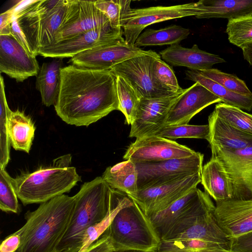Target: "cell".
Returning <instances> with one entry per match:
<instances>
[{"instance_id":"obj_41","label":"cell","mask_w":252,"mask_h":252,"mask_svg":"<svg viewBox=\"0 0 252 252\" xmlns=\"http://www.w3.org/2000/svg\"><path fill=\"white\" fill-rule=\"evenodd\" d=\"M199 71L204 76L233 92L244 95H252L245 82L236 75L214 68Z\"/></svg>"},{"instance_id":"obj_14","label":"cell","mask_w":252,"mask_h":252,"mask_svg":"<svg viewBox=\"0 0 252 252\" xmlns=\"http://www.w3.org/2000/svg\"><path fill=\"white\" fill-rule=\"evenodd\" d=\"M123 31L111 26L98 28L53 43L41 49L39 55L59 59L72 58L84 51L120 40L123 38Z\"/></svg>"},{"instance_id":"obj_2","label":"cell","mask_w":252,"mask_h":252,"mask_svg":"<svg viewBox=\"0 0 252 252\" xmlns=\"http://www.w3.org/2000/svg\"><path fill=\"white\" fill-rule=\"evenodd\" d=\"M74 204V196L63 194L27 212L25 224L16 231L21 238L16 252H56L70 222Z\"/></svg>"},{"instance_id":"obj_35","label":"cell","mask_w":252,"mask_h":252,"mask_svg":"<svg viewBox=\"0 0 252 252\" xmlns=\"http://www.w3.org/2000/svg\"><path fill=\"white\" fill-rule=\"evenodd\" d=\"M217 115L234 127L252 135V115L242 109L223 102L216 105Z\"/></svg>"},{"instance_id":"obj_44","label":"cell","mask_w":252,"mask_h":252,"mask_svg":"<svg viewBox=\"0 0 252 252\" xmlns=\"http://www.w3.org/2000/svg\"><path fill=\"white\" fill-rule=\"evenodd\" d=\"M20 244V236L15 232L2 241L0 246V252H16Z\"/></svg>"},{"instance_id":"obj_48","label":"cell","mask_w":252,"mask_h":252,"mask_svg":"<svg viewBox=\"0 0 252 252\" xmlns=\"http://www.w3.org/2000/svg\"><path fill=\"white\" fill-rule=\"evenodd\" d=\"M56 252H79L75 250H68V251H56Z\"/></svg>"},{"instance_id":"obj_8","label":"cell","mask_w":252,"mask_h":252,"mask_svg":"<svg viewBox=\"0 0 252 252\" xmlns=\"http://www.w3.org/2000/svg\"><path fill=\"white\" fill-rule=\"evenodd\" d=\"M212 157L222 166L229 182L231 199H252V146L238 150L211 147Z\"/></svg>"},{"instance_id":"obj_26","label":"cell","mask_w":252,"mask_h":252,"mask_svg":"<svg viewBox=\"0 0 252 252\" xmlns=\"http://www.w3.org/2000/svg\"><path fill=\"white\" fill-rule=\"evenodd\" d=\"M201 10L198 19L223 18L228 20L252 12V0H200L197 2Z\"/></svg>"},{"instance_id":"obj_46","label":"cell","mask_w":252,"mask_h":252,"mask_svg":"<svg viewBox=\"0 0 252 252\" xmlns=\"http://www.w3.org/2000/svg\"><path fill=\"white\" fill-rule=\"evenodd\" d=\"M242 49L244 58L252 66V41L242 45Z\"/></svg>"},{"instance_id":"obj_5","label":"cell","mask_w":252,"mask_h":252,"mask_svg":"<svg viewBox=\"0 0 252 252\" xmlns=\"http://www.w3.org/2000/svg\"><path fill=\"white\" fill-rule=\"evenodd\" d=\"M105 233L117 251L155 252L161 242L149 218L133 201L117 212Z\"/></svg>"},{"instance_id":"obj_10","label":"cell","mask_w":252,"mask_h":252,"mask_svg":"<svg viewBox=\"0 0 252 252\" xmlns=\"http://www.w3.org/2000/svg\"><path fill=\"white\" fill-rule=\"evenodd\" d=\"M158 55L152 51L149 54L127 59L114 66L110 70L116 76H120L125 79L135 90L141 98L171 95L176 93L160 85L153 75L152 63Z\"/></svg>"},{"instance_id":"obj_15","label":"cell","mask_w":252,"mask_h":252,"mask_svg":"<svg viewBox=\"0 0 252 252\" xmlns=\"http://www.w3.org/2000/svg\"><path fill=\"white\" fill-rule=\"evenodd\" d=\"M127 44L123 38L110 44L101 45L82 52L72 58V64L80 67L109 70L127 59L151 53Z\"/></svg>"},{"instance_id":"obj_3","label":"cell","mask_w":252,"mask_h":252,"mask_svg":"<svg viewBox=\"0 0 252 252\" xmlns=\"http://www.w3.org/2000/svg\"><path fill=\"white\" fill-rule=\"evenodd\" d=\"M119 192L101 176L84 183L74 196L75 204L71 220L56 251H79L86 231L107 216Z\"/></svg>"},{"instance_id":"obj_23","label":"cell","mask_w":252,"mask_h":252,"mask_svg":"<svg viewBox=\"0 0 252 252\" xmlns=\"http://www.w3.org/2000/svg\"><path fill=\"white\" fill-rule=\"evenodd\" d=\"M200 183L205 191L216 202L231 199L229 180L222 166L215 158L211 157L202 166Z\"/></svg>"},{"instance_id":"obj_22","label":"cell","mask_w":252,"mask_h":252,"mask_svg":"<svg viewBox=\"0 0 252 252\" xmlns=\"http://www.w3.org/2000/svg\"><path fill=\"white\" fill-rule=\"evenodd\" d=\"M211 147L238 150L252 146V135L242 131L219 118L214 111L208 117Z\"/></svg>"},{"instance_id":"obj_6","label":"cell","mask_w":252,"mask_h":252,"mask_svg":"<svg viewBox=\"0 0 252 252\" xmlns=\"http://www.w3.org/2000/svg\"><path fill=\"white\" fill-rule=\"evenodd\" d=\"M58 0L18 1L13 6L14 13L10 29L11 33L25 49L36 56L40 50L39 24L43 14L53 9Z\"/></svg>"},{"instance_id":"obj_47","label":"cell","mask_w":252,"mask_h":252,"mask_svg":"<svg viewBox=\"0 0 252 252\" xmlns=\"http://www.w3.org/2000/svg\"><path fill=\"white\" fill-rule=\"evenodd\" d=\"M112 252H142L135 251H117V250H115Z\"/></svg>"},{"instance_id":"obj_28","label":"cell","mask_w":252,"mask_h":252,"mask_svg":"<svg viewBox=\"0 0 252 252\" xmlns=\"http://www.w3.org/2000/svg\"><path fill=\"white\" fill-rule=\"evenodd\" d=\"M101 177L111 188L128 196L138 191L137 170L135 163L130 160H126L108 167Z\"/></svg>"},{"instance_id":"obj_36","label":"cell","mask_w":252,"mask_h":252,"mask_svg":"<svg viewBox=\"0 0 252 252\" xmlns=\"http://www.w3.org/2000/svg\"><path fill=\"white\" fill-rule=\"evenodd\" d=\"M226 32L229 41L240 48L252 41V12L228 20Z\"/></svg>"},{"instance_id":"obj_29","label":"cell","mask_w":252,"mask_h":252,"mask_svg":"<svg viewBox=\"0 0 252 252\" xmlns=\"http://www.w3.org/2000/svg\"><path fill=\"white\" fill-rule=\"evenodd\" d=\"M186 78L197 82L222 100V102L242 110L252 109V95H244L233 92L217 83L204 76L199 71L188 69Z\"/></svg>"},{"instance_id":"obj_31","label":"cell","mask_w":252,"mask_h":252,"mask_svg":"<svg viewBox=\"0 0 252 252\" xmlns=\"http://www.w3.org/2000/svg\"><path fill=\"white\" fill-rule=\"evenodd\" d=\"M68 6V0H61L53 9L43 14L39 30L40 49L54 43L55 35L66 15Z\"/></svg>"},{"instance_id":"obj_37","label":"cell","mask_w":252,"mask_h":252,"mask_svg":"<svg viewBox=\"0 0 252 252\" xmlns=\"http://www.w3.org/2000/svg\"><path fill=\"white\" fill-rule=\"evenodd\" d=\"M131 0H94L95 6L108 18L111 26L123 31L122 26L125 16L131 10Z\"/></svg>"},{"instance_id":"obj_34","label":"cell","mask_w":252,"mask_h":252,"mask_svg":"<svg viewBox=\"0 0 252 252\" xmlns=\"http://www.w3.org/2000/svg\"><path fill=\"white\" fill-rule=\"evenodd\" d=\"M171 140L181 138L204 139L209 141V125H191L189 124L164 126L153 134Z\"/></svg>"},{"instance_id":"obj_32","label":"cell","mask_w":252,"mask_h":252,"mask_svg":"<svg viewBox=\"0 0 252 252\" xmlns=\"http://www.w3.org/2000/svg\"><path fill=\"white\" fill-rule=\"evenodd\" d=\"M155 252H231L220 243L196 239L161 241Z\"/></svg>"},{"instance_id":"obj_17","label":"cell","mask_w":252,"mask_h":252,"mask_svg":"<svg viewBox=\"0 0 252 252\" xmlns=\"http://www.w3.org/2000/svg\"><path fill=\"white\" fill-rule=\"evenodd\" d=\"M182 93L164 97L141 98L129 137L137 138L150 135L164 126L171 107Z\"/></svg>"},{"instance_id":"obj_40","label":"cell","mask_w":252,"mask_h":252,"mask_svg":"<svg viewBox=\"0 0 252 252\" xmlns=\"http://www.w3.org/2000/svg\"><path fill=\"white\" fill-rule=\"evenodd\" d=\"M152 73L155 80L160 85L173 93H181L184 89L178 83L173 69L160 59L159 54L152 63Z\"/></svg>"},{"instance_id":"obj_27","label":"cell","mask_w":252,"mask_h":252,"mask_svg":"<svg viewBox=\"0 0 252 252\" xmlns=\"http://www.w3.org/2000/svg\"><path fill=\"white\" fill-rule=\"evenodd\" d=\"M62 59L44 63L36 76V88L41 96L42 103L49 107L55 105L59 96L61 84Z\"/></svg>"},{"instance_id":"obj_7","label":"cell","mask_w":252,"mask_h":252,"mask_svg":"<svg viewBox=\"0 0 252 252\" xmlns=\"http://www.w3.org/2000/svg\"><path fill=\"white\" fill-rule=\"evenodd\" d=\"M203 158L202 154L196 152L184 158L136 163L138 190L201 173Z\"/></svg>"},{"instance_id":"obj_19","label":"cell","mask_w":252,"mask_h":252,"mask_svg":"<svg viewBox=\"0 0 252 252\" xmlns=\"http://www.w3.org/2000/svg\"><path fill=\"white\" fill-rule=\"evenodd\" d=\"M216 203L215 217L229 237L252 231V199H229Z\"/></svg>"},{"instance_id":"obj_11","label":"cell","mask_w":252,"mask_h":252,"mask_svg":"<svg viewBox=\"0 0 252 252\" xmlns=\"http://www.w3.org/2000/svg\"><path fill=\"white\" fill-rule=\"evenodd\" d=\"M201 182V173L159 185L139 189L128 196L143 212L149 216L161 211L197 188Z\"/></svg>"},{"instance_id":"obj_4","label":"cell","mask_w":252,"mask_h":252,"mask_svg":"<svg viewBox=\"0 0 252 252\" xmlns=\"http://www.w3.org/2000/svg\"><path fill=\"white\" fill-rule=\"evenodd\" d=\"M71 156L54 159L52 164L12 178L18 198L24 205L42 203L68 192L81 181L76 168L70 166Z\"/></svg>"},{"instance_id":"obj_39","label":"cell","mask_w":252,"mask_h":252,"mask_svg":"<svg viewBox=\"0 0 252 252\" xmlns=\"http://www.w3.org/2000/svg\"><path fill=\"white\" fill-rule=\"evenodd\" d=\"M18 196L14 187L12 178L0 167V209L6 213L17 214L20 211Z\"/></svg>"},{"instance_id":"obj_20","label":"cell","mask_w":252,"mask_h":252,"mask_svg":"<svg viewBox=\"0 0 252 252\" xmlns=\"http://www.w3.org/2000/svg\"><path fill=\"white\" fill-rule=\"evenodd\" d=\"M159 55L165 62L172 66H183L192 70L210 69L215 64L225 62L219 55L200 50L196 44L190 48L179 44L170 45L161 51Z\"/></svg>"},{"instance_id":"obj_9","label":"cell","mask_w":252,"mask_h":252,"mask_svg":"<svg viewBox=\"0 0 252 252\" xmlns=\"http://www.w3.org/2000/svg\"><path fill=\"white\" fill-rule=\"evenodd\" d=\"M201 12L197 2L168 6L131 8L123 20L122 29L125 40L127 44L134 46L142 31L148 26L184 17H196Z\"/></svg>"},{"instance_id":"obj_21","label":"cell","mask_w":252,"mask_h":252,"mask_svg":"<svg viewBox=\"0 0 252 252\" xmlns=\"http://www.w3.org/2000/svg\"><path fill=\"white\" fill-rule=\"evenodd\" d=\"M205 192L194 188L165 209L148 217L161 241L178 220L198 202Z\"/></svg>"},{"instance_id":"obj_1","label":"cell","mask_w":252,"mask_h":252,"mask_svg":"<svg viewBox=\"0 0 252 252\" xmlns=\"http://www.w3.org/2000/svg\"><path fill=\"white\" fill-rule=\"evenodd\" d=\"M55 110L66 123L86 126L119 110L117 77L110 70L70 64L61 69Z\"/></svg>"},{"instance_id":"obj_38","label":"cell","mask_w":252,"mask_h":252,"mask_svg":"<svg viewBox=\"0 0 252 252\" xmlns=\"http://www.w3.org/2000/svg\"><path fill=\"white\" fill-rule=\"evenodd\" d=\"M0 82V167L5 168L10 160V143L7 126V117L10 108L7 103L4 91V80L1 75Z\"/></svg>"},{"instance_id":"obj_13","label":"cell","mask_w":252,"mask_h":252,"mask_svg":"<svg viewBox=\"0 0 252 252\" xmlns=\"http://www.w3.org/2000/svg\"><path fill=\"white\" fill-rule=\"evenodd\" d=\"M94 2L68 0L66 14L55 35L54 43L91 30L111 26L108 18L95 6Z\"/></svg>"},{"instance_id":"obj_42","label":"cell","mask_w":252,"mask_h":252,"mask_svg":"<svg viewBox=\"0 0 252 252\" xmlns=\"http://www.w3.org/2000/svg\"><path fill=\"white\" fill-rule=\"evenodd\" d=\"M230 239L231 252H252V231Z\"/></svg>"},{"instance_id":"obj_18","label":"cell","mask_w":252,"mask_h":252,"mask_svg":"<svg viewBox=\"0 0 252 252\" xmlns=\"http://www.w3.org/2000/svg\"><path fill=\"white\" fill-rule=\"evenodd\" d=\"M222 100L197 82L184 89L171 107L164 126L188 124L206 107Z\"/></svg>"},{"instance_id":"obj_30","label":"cell","mask_w":252,"mask_h":252,"mask_svg":"<svg viewBox=\"0 0 252 252\" xmlns=\"http://www.w3.org/2000/svg\"><path fill=\"white\" fill-rule=\"evenodd\" d=\"M190 33L189 29L176 25L158 30L149 29L141 33L135 41L134 46H161L179 44Z\"/></svg>"},{"instance_id":"obj_16","label":"cell","mask_w":252,"mask_h":252,"mask_svg":"<svg viewBox=\"0 0 252 252\" xmlns=\"http://www.w3.org/2000/svg\"><path fill=\"white\" fill-rule=\"evenodd\" d=\"M40 69L35 56L28 52L11 34H0V71L17 82L37 76Z\"/></svg>"},{"instance_id":"obj_12","label":"cell","mask_w":252,"mask_h":252,"mask_svg":"<svg viewBox=\"0 0 252 252\" xmlns=\"http://www.w3.org/2000/svg\"><path fill=\"white\" fill-rule=\"evenodd\" d=\"M196 152L177 142L156 135L137 138L123 157L135 163L156 162L191 156Z\"/></svg>"},{"instance_id":"obj_33","label":"cell","mask_w":252,"mask_h":252,"mask_svg":"<svg viewBox=\"0 0 252 252\" xmlns=\"http://www.w3.org/2000/svg\"><path fill=\"white\" fill-rule=\"evenodd\" d=\"M116 77L119 110L125 116L126 123L131 125L136 118L141 98L125 79L120 76Z\"/></svg>"},{"instance_id":"obj_24","label":"cell","mask_w":252,"mask_h":252,"mask_svg":"<svg viewBox=\"0 0 252 252\" xmlns=\"http://www.w3.org/2000/svg\"><path fill=\"white\" fill-rule=\"evenodd\" d=\"M8 133L10 145L16 150L29 153L34 137L35 127L31 118L19 110L9 111Z\"/></svg>"},{"instance_id":"obj_25","label":"cell","mask_w":252,"mask_h":252,"mask_svg":"<svg viewBox=\"0 0 252 252\" xmlns=\"http://www.w3.org/2000/svg\"><path fill=\"white\" fill-rule=\"evenodd\" d=\"M214 211L199 217L191 227L173 239H201L223 244L230 249L231 239L218 224Z\"/></svg>"},{"instance_id":"obj_43","label":"cell","mask_w":252,"mask_h":252,"mask_svg":"<svg viewBox=\"0 0 252 252\" xmlns=\"http://www.w3.org/2000/svg\"><path fill=\"white\" fill-rule=\"evenodd\" d=\"M115 250L113 244L109 237L104 234L92 244L84 252H112Z\"/></svg>"},{"instance_id":"obj_45","label":"cell","mask_w":252,"mask_h":252,"mask_svg":"<svg viewBox=\"0 0 252 252\" xmlns=\"http://www.w3.org/2000/svg\"><path fill=\"white\" fill-rule=\"evenodd\" d=\"M14 7L13 6L8 10L0 15V34H9L11 33L10 24L11 22Z\"/></svg>"}]
</instances>
